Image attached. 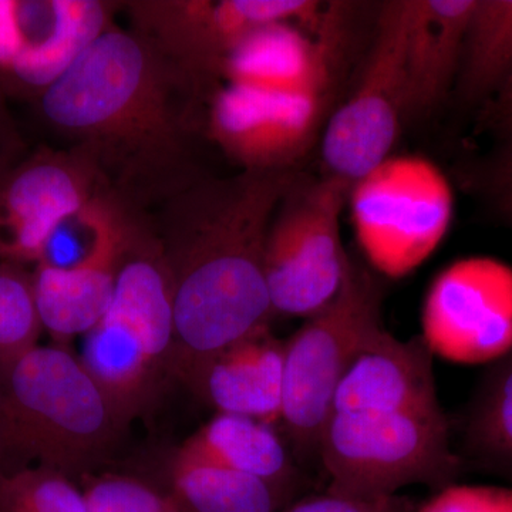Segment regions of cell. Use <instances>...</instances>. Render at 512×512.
<instances>
[{
    "instance_id": "10",
    "label": "cell",
    "mask_w": 512,
    "mask_h": 512,
    "mask_svg": "<svg viewBox=\"0 0 512 512\" xmlns=\"http://www.w3.org/2000/svg\"><path fill=\"white\" fill-rule=\"evenodd\" d=\"M109 194L73 151L43 148L0 175V262L39 264L57 225Z\"/></svg>"
},
{
    "instance_id": "22",
    "label": "cell",
    "mask_w": 512,
    "mask_h": 512,
    "mask_svg": "<svg viewBox=\"0 0 512 512\" xmlns=\"http://www.w3.org/2000/svg\"><path fill=\"white\" fill-rule=\"evenodd\" d=\"M0 512H90L72 478L46 467L8 471L0 478Z\"/></svg>"
},
{
    "instance_id": "7",
    "label": "cell",
    "mask_w": 512,
    "mask_h": 512,
    "mask_svg": "<svg viewBox=\"0 0 512 512\" xmlns=\"http://www.w3.org/2000/svg\"><path fill=\"white\" fill-rule=\"evenodd\" d=\"M352 185L295 175L266 234L264 269L274 316L308 319L338 296L352 258L340 217Z\"/></svg>"
},
{
    "instance_id": "25",
    "label": "cell",
    "mask_w": 512,
    "mask_h": 512,
    "mask_svg": "<svg viewBox=\"0 0 512 512\" xmlns=\"http://www.w3.org/2000/svg\"><path fill=\"white\" fill-rule=\"evenodd\" d=\"M416 512H512V488L451 484L437 491Z\"/></svg>"
},
{
    "instance_id": "19",
    "label": "cell",
    "mask_w": 512,
    "mask_h": 512,
    "mask_svg": "<svg viewBox=\"0 0 512 512\" xmlns=\"http://www.w3.org/2000/svg\"><path fill=\"white\" fill-rule=\"evenodd\" d=\"M512 74V0H477L468 22L453 94L477 111Z\"/></svg>"
},
{
    "instance_id": "16",
    "label": "cell",
    "mask_w": 512,
    "mask_h": 512,
    "mask_svg": "<svg viewBox=\"0 0 512 512\" xmlns=\"http://www.w3.org/2000/svg\"><path fill=\"white\" fill-rule=\"evenodd\" d=\"M477 0H409L406 59L410 114L420 120L453 93Z\"/></svg>"
},
{
    "instance_id": "8",
    "label": "cell",
    "mask_w": 512,
    "mask_h": 512,
    "mask_svg": "<svg viewBox=\"0 0 512 512\" xmlns=\"http://www.w3.org/2000/svg\"><path fill=\"white\" fill-rule=\"evenodd\" d=\"M409 0L379 3L353 87L323 130V174L350 185L365 180L392 154L412 120L406 45Z\"/></svg>"
},
{
    "instance_id": "23",
    "label": "cell",
    "mask_w": 512,
    "mask_h": 512,
    "mask_svg": "<svg viewBox=\"0 0 512 512\" xmlns=\"http://www.w3.org/2000/svg\"><path fill=\"white\" fill-rule=\"evenodd\" d=\"M82 488L90 512H184L171 493L134 477H86Z\"/></svg>"
},
{
    "instance_id": "2",
    "label": "cell",
    "mask_w": 512,
    "mask_h": 512,
    "mask_svg": "<svg viewBox=\"0 0 512 512\" xmlns=\"http://www.w3.org/2000/svg\"><path fill=\"white\" fill-rule=\"evenodd\" d=\"M298 173L208 175L150 215L173 282L171 377L191 390L211 357L274 318L266 234Z\"/></svg>"
},
{
    "instance_id": "3",
    "label": "cell",
    "mask_w": 512,
    "mask_h": 512,
    "mask_svg": "<svg viewBox=\"0 0 512 512\" xmlns=\"http://www.w3.org/2000/svg\"><path fill=\"white\" fill-rule=\"evenodd\" d=\"M127 424L80 356L35 346L0 365V450L72 478L106 457Z\"/></svg>"
},
{
    "instance_id": "9",
    "label": "cell",
    "mask_w": 512,
    "mask_h": 512,
    "mask_svg": "<svg viewBox=\"0 0 512 512\" xmlns=\"http://www.w3.org/2000/svg\"><path fill=\"white\" fill-rule=\"evenodd\" d=\"M340 101L328 92H268L220 83L210 100L208 134L212 146L241 171H299Z\"/></svg>"
},
{
    "instance_id": "6",
    "label": "cell",
    "mask_w": 512,
    "mask_h": 512,
    "mask_svg": "<svg viewBox=\"0 0 512 512\" xmlns=\"http://www.w3.org/2000/svg\"><path fill=\"white\" fill-rule=\"evenodd\" d=\"M383 296L379 279L352 259L338 296L285 340L281 424L302 461H319L336 390L356 357L384 329Z\"/></svg>"
},
{
    "instance_id": "5",
    "label": "cell",
    "mask_w": 512,
    "mask_h": 512,
    "mask_svg": "<svg viewBox=\"0 0 512 512\" xmlns=\"http://www.w3.org/2000/svg\"><path fill=\"white\" fill-rule=\"evenodd\" d=\"M319 463L329 478L326 493L357 500L392 497L417 484L439 491L466 470L440 403L330 413Z\"/></svg>"
},
{
    "instance_id": "28",
    "label": "cell",
    "mask_w": 512,
    "mask_h": 512,
    "mask_svg": "<svg viewBox=\"0 0 512 512\" xmlns=\"http://www.w3.org/2000/svg\"><path fill=\"white\" fill-rule=\"evenodd\" d=\"M20 150V138L13 127L0 90V175L15 165Z\"/></svg>"
},
{
    "instance_id": "27",
    "label": "cell",
    "mask_w": 512,
    "mask_h": 512,
    "mask_svg": "<svg viewBox=\"0 0 512 512\" xmlns=\"http://www.w3.org/2000/svg\"><path fill=\"white\" fill-rule=\"evenodd\" d=\"M477 130L495 140L512 133V74L504 86L477 111Z\"/></svg>"
},
{
    "instance_id": "4",
    "label": "cell",
    "mask_w": 512,
    "mask_h": 512,
    "mask_svg": "<svg viewBox=\"0 0 512 512\" xmlns=\"http://www.w3.org/2000/svg\"><path fill=\"white\" fill-rule=\"evenodd\" d=\"M173 282L150 217L121 266L103 318L84 335L80 359L128 424L171 377Z\"/></svg>"
},
{
    "instance_id": "24",
    "label": "cell",
    "mask_w": 512,
    "mask_h": 512,
    "mask_svg": "<svg viewBox=\"0 0 512 512\" xmlns=\"http://www.w3.org/2000/svg\"><path fill=\"white\" fill-rule=\"evenodd\" d=\"M467 185L497 220L512 228V133L468 167Z\"/></svg>"
},
{
    "instance_id": "14",
    "label": "cell",
    "mask_w": 512,
    "mask_h": 512,
    "mask_svg": "<svg viewBox=\"0 0 512 512\" xmlns=\"http://www.w3.org/2000/svg\"><path fill=\"white\" fill-rule=\"evenodd\" d=\"M285 340L268 326L222 349L195 380V394L221 414L281 423Z\"/></svg>"
},
{
    "instance_id": "11",
    "label": "cell",
    "mask_w": 512,
    "mask_h": 512,
    "mask_svg": "<svg viewBox=\"0 0 512 512\" xmlns=\"http://www.w3.org/2000/svg\"><path fill=\"white\" fill-rule=\"evenodd\" d=\"M421 339L447 362L493 365L512 350L510 281L484 265L446 272L427 299Z\"/></svg>"
},
{
    "instance_id": "21",
    "label": "cell",
    "mask_w": 512,
    "mask_h": 512,
    "mask_svg": "<svg viewBox=\"0 0 512 512\" xmlns=\"http://www.w3.org/2000/svg\"><path fill=\"white\" fill-rule=\"evenodd\" d=\"M42 332L33 271L0 262V365L35 348Z\"/></svg>"
},
{
    "instance_id": "17",
    "label": "cell",
    "mask_w": 512,
    "mask_h": 512,
    "mask_svg": "<svg viewBox=\"0 0 512 512\" xmlns=\"http://www.w3.org/2000/svg\"><path fill=\"white\" fill-rule=\"evenodd\" d=\"M174 460L247 474L272 485L279 494L298 474L275 426L235 414H215L185 441Z\"/></svg>"
},
{
    "instance_id": "26",
    "label": "cell",
    "mask_w": 512,
    "mask_h": 512,
    "mask_svg": "<svg viewBox=\"0 0 512 512\" xmlns=\"http://www.w3.org/2000/svg\"><path fill=\"white\" fill-rule=\"evenodd\" d=\"M282 512H416V505L399 494L377 500H357L326 493L305 498Z\"/></svg>"
},
{
    "instance_id": "29",
    "label": "cell",
    "mask_w": 512,
    "mask_h": 512,
    "mask_svg": "<svg viewBox=\"0 0 512 512\" xmlns=\"http://www.w3.org/2000/svg\"><path fill=\"white\" fill-rule=\"evenodd\" d=\"M5 463H3V456H2V450H0V478L5 476Z\"/></svg>"
},
{
    "instance_id": "12",
    "label": "cell",
    "mask_w": 512,
    "mask_h": 512,
    "mask_svg": "<svg viewBox=\"0 0 512 512\" xmlns=\"http://www.w3.org/2000/svg\"><path fill=\"white\" fill-rule=\"evenodd\" d=\"M148 217L119 210L92 258L70 269L36 265L37 311L57 345L92 330L109 309L121 266Z\"/></svg>"
},
{
    "instance_id": "15",
    "label": "cell",
    "mask_w": 512,
    "mask_h": 512,
    "mask_svg": "<svg viewBox=\"0 0 512 512\" xmlns=\"http://www.w3.org/2000/svg\"><path fill=\"white\" fill-rule=\"evenodd\" d=\"M437 403L433 355L424 340H400L382 329L343 377L330 413Z\"/></svg>"
},
{
    "instance_id": "1",
    "label": "cell",
    "mask_w": 512,
    "mask_h": 512,
    "mask_svg": "<svg viewBox=\"0 0 512 512\" xmlns=\"http://www.w3.org/2000/svg\"><path fill=\"white\" fill-rule=\"evenodd\" d=\"M218 86L137 30L113 26L36 97L37 111L114 201L150 217L212 175L208 109Z\"/></svg>"
},
{
    "instance_id": "20",
    "label": "cell",
    "mask_w": 512,
    "mask_h": 512,
    "mask_svg": "<svg viewBox=\"0 0 512 512\" xmlns=\"http://www.w3.org/2000/svg\"><path fill=\"white\" fill-rule=\"evenodd\" d=\"M171 495L184 512H276L279 493L259 478L205 464L173 461Z\"/></svg>"
},
{
    "instance_id": "13",
    "label": "cell",
    "mask_w": 512,
    "mask_h": 512,
    "mask_svg": "<svg viewBox=\"0 0 512 512\" xmlns=\"http://www.w3.org/2000/svg\"><path fill=\"white\" fill-rule=\"evenodd\" d=\"M119 3L96 0L16 2L19 49L3 82L39 96L87 49L113 28Z\"/></svg>"
},
{
    "instance_id": "18",
    "label": "cell",
    "mask_w": 512,
    "mask_h": 512,
    "mask_svg": "<svg viewBox=\"0 0 512 512\" xmlns=\"http://www.w3.org/2000/svg\"><path fill=\"white\" fill-rule=\"evenodd\" d=\"M464 467L512 480V350L485 372L458 423Z\"/></svg>"
}]
</instances>
